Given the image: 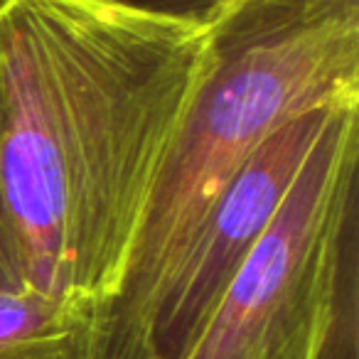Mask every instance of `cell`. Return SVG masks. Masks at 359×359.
<instances>
[{"label": "cell", "instance_id": "obj_1", "mask_svg": "<svg viewBox=\"0 0 359 359\" xmlns=\"http://www.w3.org/2000/svg\"><path fill=\"white\" fill-rule=\"evenodd\" d=\"M210 65V18L0 0V170L32 288L91 318L116 298Z\"/></svg>", "mask_w": 359, "mask_h": 359}, {"label": "cell", "instance_id": "obj_2", "mask_svg": "<svg viewBox=\"0 0 359 359\" xmlns=\"http://www.w3.org/2000/svg\"><path fill=\"white\" fill-rule=\"evenodd\" d=\"M190 104L116 298L79 359H133L145 325L224 187L280 128L359 99V0H222Z\"/></svg>", "mask_w": 359, "mask_h": 359}, {"label": "cell", "instance_id": "obj_3", "mask_svg": "<svg viewBox=\"0 0 359 359\" xmlns=\"http://www.w3.org/2000/svg\"><path fill=\"white\" fill-rule=\"evenodd\" d=\"M357 155L359 99H347L182 359H357Z\"/></svg>", "mask_w": 359, "mask_h": 359}, {"label": "cell", "instance_id": "obj_4", "mask_svg": "<svg viewBox=\"0 0 359 359\" xmlns=\"http://www.w3.org/2000/svg\"><path fill=\"white\" fill-rule=\"evenodd\" d=\"M332 106L280 128L234 175L150 315L133 359H182L190 352L229 280L290 195Z\"/></svg>", "mask_w": 359, "mask_h": 359}, {"label": "cell", "instance_id": "obj_5", "mask_svg": "<svg viewBox=\"0 0 359 359\" xmlns=\"http://www.w3.org/2000/svg\"><path fill=\"white\" fill-rule=\"evenodd\" d=\"M91 310L60 295L0 288V359H79Z\"/></svg>", "mask_w": 359, "mask_h": 359}, {"label": "cell", "instance_id": "obj_6", "mask_svg": "<svg viewBox=\"0 0 359 359\" xmlns=\"http://www.w3.org/2000/svg\"><path fill=\"white\" fill-rule=\"evenodd\" d=\"M25 285H30L25 254H22L11 207H8L3 170H0V288H25Z\"/></svg>", "mask_w": 359, "mask_h": 359}, {"label": "cell", "instance_id": "obj_7", "mask_svg": "<svg viewBox=\"0 0 359 359\" xmlns=\"http://www.w3.org/2000/svg\"><path fill=\"white\" fill-rule=\"evenodd\" d=\"M135 6L143 8H155V11H165V13H177V15H197V18H207L222 0H128Z\"/></svg>", "mask_w": 359, "mask_h": 359}]
</instances>
